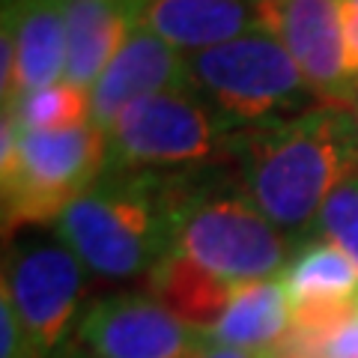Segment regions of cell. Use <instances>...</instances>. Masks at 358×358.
<instances>
[{
    "mask_svg": "<svg viewBox=\"0 0 358 358\" xmlns=\"http://www.w3.org/2000/svg\"><path fill=\"white\" fill-rule=\"evenodd\" d=\"M230 167L239 192L293 242H308L322 206L358 171L350 108L313 105L233 131Z\"/></svg>",
    "mask_w": 358,
    "mask_h": 358,
    "instance_id": "1",
    "label": "cell"
},
{
    "mask_svg": "<svg viewBox=\"0 0 358 358\" xmlns=\"http://www.w3.org/2000/svg\"><path fill=\"white\" fill-rule=\"evenodd\" d=\"M200 171L102 173L54 224L84 268L105 281L150 278L176 248V215Z\"/></svg>",
    "mask_w": 358,
    "mask_h": 358,
    "instance_id": "2",
    "label": "cell"
},
{
    "mask_svg": "<svg viewBox=\"0 0 358 358\" xmlns=\"http://www.w3.org/2000/svg\"><path fill=\"white\" fill-rule=\"evenodd\" d=\"M108 167L105 131L93 122L66 131H24L13 114L0 126V200L6 239L54 227Z\"/></svg>",
    "mask_w": 358,
    "mask_h": 358,
    "instance_id": "3",
    "label": "cell"
},
{
    "mask_svg": "<svg viewBox=\"0 0 358 358\" xmlns=\"http://www.w3.org/2000/svg\"><path fill=\"white\" fill-rule=\"evenodd\" d=\"M227 284L281 278L296 242L239 192L233 173L218 179L200 171L176 215V248Z\"/></svg>",
    "mask_w": 358,
    "mask_h": 358,
    "instance_id": "4",
    "label": "cell"
},
{
    "mask_svg": "<svg viewBox=\"0 0 358 358\" xmlns=\"http://www.w3.org/2000/svg\"><path fill=\"white\" fill-rule=\"evenodd\" d=\"M233 129L192 87L162 90L131 102L105 129V173L206 171L230 164Z\"/></svg>",
    "mask_w": 358,
    "mask_h": 358,
    "instance_id": "5",
    "label": "cell"
},
{
    "mask_svg": "<svg viewBox=\"0 0 358 358\" xmlns=\"http://www.w3.org/2000/svg\"><path fill=\"white\" fill-rule=\"evenodd\" d=\"M188 75L194 93L236 131L320 105L289 51L266 30L188 54Z\"/></svg>",
    "mask_w": 358,
    "mask_h": 358,
    "instance_id": "6",
    "label": "cell"
},
{
    "mask_svg": "<svg viewBox=\"0 0 358 358\" xmlns=\"http://www.w3.org/2000/svg\"><path fill=\"white\" fill-rule=\"evenodd\" d=\"M87 275L84 263L57 236L18 233L15 242L6 245L0 289L9 293L45 358L69 338L81 317Z\"/></svg>",
    "mask_w": 358,
    "mask_h": 358,
    "instance_id": "7",
    "label": "cell"
},
{
    "mask_svg": "<svg viewBox=\"0 0 358 358\" xmlns=\"http://www.w3.org/2000/svg\"><path fill=\"white\" fill-rule=\"evenodd\" d=\"M72 338L93 358H200L212 341L150 293H110L81 310Z\"/></svg>",
    "mask_w": 358,
    "mask_h": 358,
    "instance_id": "8",
    "label": "cell"
},
{
    "mask_svg": "<svg viewBox=\"0 0 358 358\" xmlns=\"http://www.w3.org/2000/svg\"><path fill=\"white\" fill-rule=\"evenodd\" d=\"M260 24L289 51L320 105L350 108L358 81L346 63L338 0H260Z\"/></svg>",
    "mask_w": 358,
    "mask_h": 358,
    "instance_id": "9",
    "label": "cell"
},
{
    "mask_svg": "<svg viewBox=\"0 0 358 358\" xmlns=\"http://www.w3.org/2000/svg\"><path fill=\"white\" fill-rule=\"evenodd\" d=\"M3 110L66 78V0H3L0 36Z\"/></svg>",
    "mask_w": 358,
    "mask_h": 358,
    "instance_id": "10",
    "label": "cell"
},
{
    "mask_svg": "<svg viewBox=\"0 0 358 358\" xmlns=\"http://www.w3.org/2000/svg\"><path fill=\"white\" fill-rule=\"evenodd\" d=\"M179 87H192L188 54L155 36L152 30L141 27L131 33V39L122 45V51L90 90V122L105 131L126 105Z\"/></svg>",
    "mask_w": 358,
    "mask_h": 358,
    "instance_id": "11",
    "label": "cell"
},
{
    "mask_svg": "<svg viewBox=\"0 0 358 358\" xmlns=\"http://www.w3.org/2000/svg\"><path fill=\"white\" fill-rule=\"evenodd\" d=\"M143 0H66V84L93 90L141 30Z\"/></svg>",
    "mask_w": 358,
    "mask_h": 358,
    "instance_id": "12",
    "label": "cell"
},
{
    "mask_svg": "<svg viewBox=\"0 0 358 358\" xmlns=\"http://www.w3.org/2000/svg\"><path fill=\"white\" fill-rule=\"evenodd\" d=\"M141 27L182 54H197L263 30L260 0H143Z\"/></svg>",
    "mask_w": 358,
    "mask_h": 358,
    "instance_id": "13",
    "label": "cell"
},
{
    "mask_svg": "<svg viewBox=\"0 0 358 358\" xmlns=\"http://www.w3.org/2000/svg\"><path fill=\"white\" fill-rule=\"evenodd\" d=\"M209 341L248 352L281 350L289 338V296L281 278L239 284L227 310L212 326Z\"/></svg>",
    "mask_w": 358,
    "mask_h": 358,
    "instance_id": "14",
    "label": "cell"
},
{
    "mask_svg": "<svg viewBox=\"0 0 358 358\" xmlns=\"http://www.w3.org/2000/svg\"><path fill=\"white\" fill-rule=\"evenodd\" d=\"M147 293L159 299L179 320H185L188 326L209 331L227 310L236 284L221 281L192 257L171 251L147 278Z\"/></svg>",
    "mask_w": 358,
    "mask_h": 358,
    "instance_id": "15",
    "label": "cell"
},
{
    "mask_svg": "<svg viewBox=\"0 0 358 358\" xmlns=\"http://www.w3.org/2000/svg\"><path fill=\"white\" fill-rule=\"evenodd\" d=\"M3 114H13L24 131H66L90 122V93L72 84H54L21 96Z\"/></svg>",
    "mask_w": 358,
    "mask_h": 358,
    "instance_id": "16",
    "label": "cell"
},
{
    "mask_svg": "<svg viewBox=\"0 0 358 358\" xmlns=\"http://www.w3.org/2000/svg\"><path fill=\"white\" fill-rule=\"evenodd\" d=\"M310 239H326L358 266V171L334 188L322 206Z\"/></svg>",
    "mask_w": 358,
    "mask_h": 358,
    "instance_id": "17",
    "label": "cell"
},
{
    "mask_svg": "<svg viewBox=\"0 0 358 358\" xmlns=\"http://www.w3.org/2000/svg\"><path fill=\"white\" fill-rule=\"evenodd\" d=\"M0 358H45L3 289H0Z\"/></svg>",
    "mask_w": 358,
    "mask_h": 358,
    "instance_id": "18",
    "label": "cell"
},
{
    "mask_svg": "<svg viewBox=\"0 0 358 358\" xmlns=\"http://www.w3.org/2000/svg\"><path fill=\"white\" fill-rule=\"evenodd\" d=\"M341 21H343V39H346V63L358 81V0H338Z\"/></svg>",
    "mask_w": 358,
    "mask_h": 358,
    "instance_id": "19",
    "label": "cell"
},
{
    "mask_svg": "<svg viewBox=\"0 0 358 358\" xmlns=\"http://www.w3.org/2000/svg\"><path fill=\"white\" fill-rule=\"evenodd\" d=\"M278 350L272 352H248V350H233V346H215L212 343L209 350H203L200 358H275Z\"/></svg>",
    "mask_w": 358,
    "mask_h": 358,
    "instance_id": "20",
    "label": "cell"
},
{
    "mask_svg": "<svg viewBox=\"0 0 358 358\" xmlns=\"http://www.w3.org/2000/svg\"><path fill=\"white\" fill-rule=\"evenodd\" d=\"M48 358H93V355H90L87 350H84V346L81 343H78L75 338H72V334H69V338H66L60 346H57V350H54Z\"/></svg>",
    "mask_w": 358,
    "mask_h": 358,
    "instance_id": "21",
    "label": "cell"
},
{
    "mask_svg": "<svg viewBox=\"0 0 358 358\" xmlns=\"http://www.w3.org/2000/svg\"><path fill=\"white\" fill-rule=\"evenodd\" d=\"M350 117H352V126H355V134H358V93L352 96V102H350Z\"/></svg>",
    "mask_w": 358,
    "mask_h": 358,
    "instance_id": "22",
    "label": "cell"
}]
</instances>
